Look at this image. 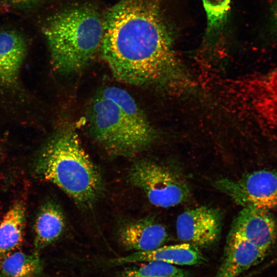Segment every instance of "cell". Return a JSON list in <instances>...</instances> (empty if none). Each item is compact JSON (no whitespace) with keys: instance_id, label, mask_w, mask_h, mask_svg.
Returning a JSON list of instances; mask_svg holds the SVG:
<instances>
[{"instance_id":"6da1fadb","label":"cell","mask_w":277,"mask_h":277,"mask_svg":"<svg viewBox=\"0 0 277 277\" xmlns=\"http://www.w3.org/2000/svg\"><path fill=\"white\" fill-rule=\"evenodd\" d=\"M103 25V57L118 81L147 84L173 66L170 37L151 0H121L107 12Z\"/></svg>"},{"instance_id":"7a4b0ae2","label":"cell","mask_w":277,"mask_h":277,"mask_svg":"<svg viewBox=\"0 0 277 277\" xmlns=\"http://www.w3.org/2000/svg\"><path fill=\"white\" fill-rule=\"evenodd\" d=\"M91 101L87 120L90 135L108 153L132 157L147 148L154 131L132 96L115 86L104 88Z\"/></svg>"},{"instance_id":"3957f363","label":"cell","mask_w":277,"mask_h":277,"mask_svg":"<svg viewBox=\"0 0 277 277\" xmlns=\"http://www.w3.org/2000/svg\"><path fill=\"white\" fill-rule=\"evenodd\" d=\"M36 170L84 209L92 207L104 191L99 170L70 125L61 128L46 143L39 154Z\"/></svg>"},{"instance_id":"277c9868","label":"cell","mask_w":277,"mask_h":277,"mask_svg":"<svg viewBox=\"0 0 277 277\" xmlns=\"http://www.w3.org/2000/svg\"><path fill=\"white\" fill-rule=\"evenodd\" d=\"M42 30L54 69L68 74L81 70L101 46L104 25L94 9L81 6L54 14Z\"/></svg>"},{"instance_id":"5b68a950","label":"cell","mask_w":277,"mask_h":277,"mask_svg":"<svg viewBox=\"0 0 277 277\" xmlns=\"http://www.w3.org/2000/svg\"><path fill=\"white\" fill-rule=\"evenodd\" d=\"M128 179L156 207H173L190 197V188L183 178L169 168L150 160L135 162L129 170Z\"/></svg>"},{"instance_id":"8992f818","label":"cell","mask_w":277,"mask_h":277,"mask_svg":"<svg viewBox=\"0 0 277 277\" xmlns=\"http://www.w3.org/2000/svg\"><path fill=\"white\" fill-rule=\"evenodd\" d=\"M217 189L243 207L253 206L269 210L277 208V171L260 170L238 179L217 180Z\"/></svg>"},{"instance_id":"52a82bcc","label":"cell","mask_w":277,"mask_h":277,"mask_svg":"<svg viewBox=\"0 0 277 277\" xmlns=\"http://www.w3.org/2000/svg\"><path fill=\"white\" fill-rule=\"evenodd\" d=\"M222 216L217 209L200 206L181 213L176 222V230L182 241L196 247H207L219 240Z\"/></svg>"},{"instance_id":"ba28073f","label":"cell","mask_w":277,"mask_h":277,"mask_svg":"<svg viewBox=\"0 0 277 277\" xmlns=\"http://www.w3.org/2000/svg\"><path fill=\"white\" fill-rule=\"evenodd\" d=\"M231 231L267 253L277 238V224L268 210L243 207L234 219Z\"/></svg>"},{"instance_id":"9c48e42d","label":"cell","mask_w":277,"mask_h":277,"mask_svg":"<svg viewBox=\"0 0 277 277\" xmlns=\"http://www.w3.org/2000/svg\"><path fill=\"white\" fill-rule=\"evenodd\" d=\"M266 254L254 244L230 230L214 277H238L261 262Z\"/></svg>"},{"instance_id":"30bf717a","label":"cell","mask_w":277,"mask_h":277,"mask_svg":"<svg viewBox=\"0 0 277 277\" xmlns=\"http://www.w3.org/2000/svg\"><path fill=\"white\" fill-rule=\"evenodd\" d=\"M161 261L175 266L199 265L205 264L207 259L200 248L187 243L163 245L149 251H135L132 253L111 259L109 264L118 266L129 263Z\"/></svg>"},{"instance_id":"8fae6325","label":"cell","mask_w":277,"mask_h":277,"mask_svg":"<svg viewBox=\"0 0 277 277\" xmlns=\"http://www.w3.org/2000/svg\"><path fill=\"white\" fill-rule=\"evenodd\" d=\"M117 234L122 246L134 252L154 249L164 245L168 240L165 227L149 217L125 222Z\"/></svg>"},{"instance_id":"7c38bea8","label":"cell","mask_w":277,"mask_h":277,"mask_svg":"<svg viewBox=\"0 0 277 277\" xmlns=\"http://www.w3.org/2000/svg\"><path fill=\"white\" fill-rule=\"evenodd\" d=\"M24 35L13 29L0 31V84L16 83L27 54Z\"/></svg>"},{"instance_id":"4fadbf2b","label":"cell","mask_w":277,"mask_h":277,"mask_svg":"<svg viewBox=\"0 0 277 277\" xmlns=\"http://www.w3.org/2000/svg\"><path fill=\"white\" fill-rule=\"evenodd\" d=\"M66 227L64 214L61 207L52 202L40 209L34 224L35 247L40 249L56 241Z\"/></svg>"},{"instance_id":"5bb4252c","label":"cell","mask_w":277,"mask_h":277,"mask_svg":"<svg viewBox=\"0 0 277 277\" xmlns=\"http://www.w3.org/2000/svg\"><path fill=\"white\" fill-rule=\"evenodd\" d=\"M25 208L22 202L14 204L0 224V260L20 248L24 240Z\"/></svg>"},{"instance_id":"9a60e30c","label":"cell","mask_w":277,"mask_h":277,"mask_svg":"<svg viewBox=\"0 0 277 277\" xmlns=\"http://www.w3.org/2000/svg\"><path fill=\"white\" fill-rule=\"evenodd\" d=\"M42 271L37 253L16 251L0 260V277H39Z\"/></svg>"},{"instance_id":"2e32d148","label":"cell","mask_w":277,"mask_h":277,"mask_svg":"<svg viewBox=\"0 0 277 277\" xmlns=\"http://www.w3.org/2000/svg\"><path fill=\"white\" fill-rule=\"evenodd\" d=\"M115 277H190V274L175 265L155 261L126 268Z\"/></svg>"},{"instance_id":"e0dca14e","label":"cell","mask_w":277,"mask_h":277,"mask_svg":"<svg viewBox=\"0 0 277 277\" xmlns=\"http://www.w3.org/2000/svg\"><path fill=\"white\" fill-rule=\"evenodd\" d=\"M231 0H202L207 19V33L212 35L220 30L225 24Z\"/></svg>"},{"instance_id":"ac0fdd59","label":"cell","mask_w":277,"mask_h":277,"mask_svg":"<svg viewBox=\"0 0 277 277\" xmlns=\"http://www.w3.org/2000/svg\"><path fill=\"white\" fill-rule=\"evenodd\" d=\"M10 5L18 8H26L32 6L42 0H5Z\"/></svg>"},{"instance_id":"d6986e66","label":"cell","mask_w":277,"mask_h":277,"mask_svg":"<svg viewBox=\"0 0 277 277\" xmlns=\"http://www.w3.org/2000/svg\"><path fill=\"white\" fill-rule=\"evenodd\" d=\"M271 15L275 32L277 35V0H274L271 7Z\"/></svg>"},{"instance_id":"ffe728a7","label":"cell","mask_w":277,"mask_h":277,"mask_svg":"<svg viewBox=\"0 0 277 277\" xmlns=\"http://www.w3.org/2000/svg\"><path fill=\"white\" fill-rule=\"evenodd\" d=\"M277 263V258H276L275 259H274L273 260H272L270 263H269V265H272V264H276Z\"/></svg>"},{"instance_id":"44dd1931","label":"cell","mask_w":277,"mask_h":277,"mask_svg":"<svg viewBox=\"0 0 277 277\" xmlns=\"http://www.w3.org/2000/svg\"><path fill=\"white\" fill-rule=\"evenodd\" d=\"M273 73H274V74L277 73V67L273 71Z\"/></svg>"}]
</instances>
